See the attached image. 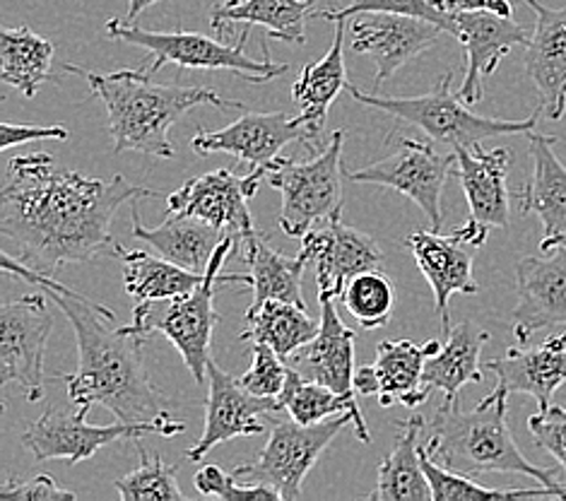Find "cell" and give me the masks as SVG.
Here are the masks:
<instances>
[{
    "mask_svg": "<svg viewBox=\"0 0 566 501\" xmlns=\"http://www.w3.org/2000/svg\"><path fill=\"white\" fill-rule=\"evenodd\" d=\"M509 398L490 393L473 410H461L458 400H443L431 417V437L427 441L429 456L463 476H482V472H511L525 476L552 490H566L564 482L555 480L557 470H543L533 466L518 449L506 422Z\"/></svg>",
    "mask_w": 566,
    "mask_h": 501,
    "instance_id": "cell-4",
    "label": "cell"
},
{
    "mask_svg": "<svg viewBox=\"0 0 566 501\" xmlns=\"http://www.w3.org/2000/svg\"><path fill=\"white\" fill-rule=\"evenodd\" d=\"M424 417L412 415L406 422H398L400 435L394 449L381 460L376 490L367 497L371 501H424L431 499V484L422 468L420 431Z\"/></svg>",
    "mask_w": 566,
    "mask_h": 501,
    "instance_id": "cell-30",
    "label": "cell"
},
{
    "mask_svg": "<svg viewBox=\"0 0 566 501\" xmlns=\"http://www.w3.org/2000/svg\"><path fill=\"white\" fill-rule=\"evenodd\" d=\"M528 429L533 441L555 456L557 463L564 468L566 484V405L552 403L547 410H537L528 417Z\"/></svg>",
    "mask_w": 566,
    "mask_h": 501,
    "instance_id": "cell-43",
    "label": "cell"
},
{
    "mask_svg": "<svg viewBox=\"0 0 566 501\" xmlns=\"http://www.w3.org/2000/svg\"><path fill=\"white\" fill-rule=\"evenodd\" d=\"M451 36L465 49V77L458 97L468 106L484 97V77L496 71L509 51L514 46H528L531 42L525 27L490 10L455 12Z\"/></svg>",
    "mask_w": 566,
    "mask_h": 501,
    "instance_id": "cell-19",
    "label": "cell"
},
{
    "mask_svg": "<svg viewBox=\"0 0 566 501\" xmlns=\"http://www.w3.org/2000/svg\"><path fill=\"white\" fill-rule=\"evenodd\" d=\"M153 196L120 174L102 181L59 167L49 153L15 155L0 191V232L20 249L22 263L51 273L114 249L116 210Z\"/></svg>",
    "mask_w": 566,
    "mask_h": 501,
    "instance_id": "cell-1",
    "label": "cell"
},
{
    "mask_svg": "<svg viewBox=\"0 0 566 501\" xmlns=\"http://www.w3.org/2000/svg\"><path fill=\"white\" fill-rule=\"evenodd\" d=\"M455 174L468 198L470 222L484 229H506L509 227V167L511 150L496 147L484 150L482 143L468 147H453Z\"/></svg>",
    "mask_w": 566,
    "mask_h": 501,
    "instance_id": "cell-24",
    "label": "cell"
},
{
    "mask_svg": "<svg viewBox=\"0 0 566 501\" xmlns=\"http://www.w3.org/2000/svg\"><path fill=\"white\" fill-rule=\"evenodd\" d=\"M263 179L265 171L261 169H249L244 176L229 169L193 176L179 191L169 196L167 212L193 215V218L220 227L222 232L232 234L241 247V243L259 234L251 220L249 200L259 194Z\"/></svg>",
    "mask_w": 566,
    "mask_h": 501,
    "instance_id": "cell-13",
    "label": "cell"
},
{
    "mask_svg": "<svg viewBox=\"0 0 566 501\" xmlns=\"http://www.w3.org/2000/svg\"><path fill=\"white\" fill-rule=\"evenodd\" d=\"M133 234L140 241L150 243L159 255H165V259L200 275H206V270L220 243L227 237H232L222 232L220 227L181 212H167V218L161 225L145 227L140 222L136 206H133Z\"/></svg>",
    "mask_w": 566,
    "mask_h": 501,
    "instance_id": "cell-27",
    "label": "cell"
},
{
    "mask_svg": "<svg viewBox=\"0 0 566 501\" xmlns=\"http://www.w3.org/2000/svg\"><path fill=\"white\" fill-rule=\"evenodd\" d=\"M53 314L42 292L0 306V386L20 384L24 398H44V355Z\"/></svg>",
    "mask_w": 566,
    "mask_h": 501,
    "instance_id": "cell-11",
    "label": "cell"
},
{
    "mask_svg": "<svg viewBox=\"0 0 566 501\" xmlns=\"http://www.w3.org/2000/svg\"><path fill=\"white\" fill-rule=\"evenodd\" d=\"M434 3L443 12H449V15L470 10H490L496 12V15L514 18V6H511V0H434Z\"/></svg>",
    "mask_w": 566,
    "mask_h": 501,
    "instance_id": "cell-46",
    "label": "cell"
},
{
    "mask_svg": "<svg viewBox=\"0 0 566 501\" xmlns=\"http://www.w3.org/2000/svg\"><path fill=\"white\" fill-rule=\"evenodd\" d=\"M147 435H161V427L155 422H118L116 425H90L85 413H63L49 408L44 415L22 431L20 443L36 460H69L71 466L85 463L99 449H106L116 441H133Z\"/></svg>",
    "mask_w": 566,
    "mask_h": 501,
    "instance_id": "cell-12",
    "label": "cell"
},
{
    "mask_svg": "<svg viewBox=\"0 0 566 501\" xmlns=\"http://www.w3.org/2000/svg\"><path fill=\"white\" fill-rule=\"evenodd\" d=\"M290 364L335 393L355 396V331L345 326L333 300L321 302L318 335L296 349Z\"/></svg>",
    "mask_w": 566,
    "mask_h": 501,
    "instance_id": "cell-26",
    "label": "cell"
},
{
    "mask_svg": "<svg viewBox=\"0 0 566 501\" xmlns=\"http://www.w3.org/2000/svg\"><path fill=\"white\" fill-rule=\"evenodd\" d=\"M300 253L316 265L318 302L343 296L347 282L367 270L381 268L384 253L369 234L340 220L323 222L302 237Z\"/></svg>",
    "mask_w": 566,
    "mask_h": 501,
    "instance_id": "cell-16",
    "label": "cell"
},
{
    "mask_svg": "<svg viewBox=\"0 0 566 501\" xmlns=\"http://www.w3.org/2000/svg\"><path fill=\"white\" fill-rule=\"evenodd\" d=\"M482 367L496 376L492 390L496 396L525 393L535 398L537 408L547 410L555 393L566 384V333L535 347H509L504 357L484 362Z\"/></svg>",
    "mask_w": 566,
    "mask_h": 501,
    "instance_id": "cell-22",
    "label": "cell"
},
{
    "mask_svg": "<svg viewBox=\"0 0 566 501\" xmlns=\"http://www.w3.org/2000/svg\"><path fill=\"white\" fill-rule=\"evenodd\" d=\"M516 284L518 304L511 328L521 345L545 328L566 326V247L521 259Z\"/></svg>",
    "mask_w": 566,
    "mask_h": 501,
    "instance_id": "cell-18",
    "label": "cell"
},
{
    "mask_svg": "<svg viewBox=\"0 0 566 501\" xmlns=\"http://www.w3.org/2000/svg\"><path fill=\"white\" fill-rule=\"evenodd\" d=\"M53 44L27 27H6L0 32V80L24 97H36L51 80Z\"/></svg>",
    "mask_w": 566,
    "mask_h": 501,
    "instance_id": "cell-36",
    "label": "cell"
},
{
    "mask_svg": "<svg viewBox=\"0 0 566 501\" xmlns=\"http://www.w3.org/2000/svg\"><path fill=\"white\" fill-rule=\"evenodd\" d=\"M282 359L271 345L263 343H251V367L241 376V384L253 396L261 398H277L282 388L287 384L290 364Z\"/></svg>",
    "mask_w": 566,
    "mask_h": 501,
    "instance_id": "cell-41",
    "label": "cell"
},
{
    "mask_svg": "<svg viewBox=\"0 0 566 501\" xmlns=\"http://www.w3.org/2000/svg\"><path fill=\"white\" fill-rule=\"evenodd\" d=\"M345 27L347 20L335 22L333 44L318 63L306 65L302 75L292 85V97L300 104L302 121L312 135V143L323 133L326 118L335 97L347 87V71H345Z\"/></svg>",
    "mask_w": 566,
    "mask_h": 501,
    "instance_id": "cell-29",
    "label": "cell"
},
{
    "mask_svg": "<svg viewBox=\"0 0 566 501\" xmlns=\"http://www.w3.org/2000/svg\"><path fill=\"white\" fill-rule=\"evenodd\" d=\"M314 0H241L232 6H218L210 12V24L220 39L234 32L237 24L263 27L271 39L304 44L306 18L312 15Z\"/></svg>",
    "mask_w": 566,
    "mask_h": 501,
    "instance_id": "cell-31",
    "label": "cell"
},
{
    "mask_svg": "<svg viewBox=\"0 0 566 501\" xmlns=\"http://www.w3.org/2000/svg\"><path fill=\"white\" fill-rule=\"evenodd\" d=\"M361 12H390V15L420 18L443 27L447 34L453 32V15L443 12L434 0H349V3L343 8L312 12V18L338 22V20H353L355 15H361Z\"/></svg>",
    "mask_w": 566,
    "mask_h": 501,
    "instance_id": "cell-40",
    "label": "cell"
},
{
    "mask_svg": "<svg viewBox=\"0 0 566 501\" xmlns=\"http://www.w3.org/2000/svg\"><path fill=\"white\" fill-rule=\"evenodd\" d=\"M343 143L345 133L335 131L321 155L308 161L280 157L268 169L265 179L282 196L277 225L287 237H304L308 229L323 222L340 220L345 208L343 179Z\"/></svg>",
    "mask_w": 566,
    "mask_h": 501,
    "instance_id": "cell-8",
    "label": "cell"
},
{
    "mask_svg": "<svg viewBox=\"0 0 566 501\" xmlns=\"http://www.w3.org/2000/svg\"><path fill=\"white\" fill-rule=\"evenodd\" d=\"M77 494L65 490L51 476H36L32 480H22V478H8L0 487V499L6 501H71Z\"/></svg>",
    "mask_w": 566,
    "mask_h": 501,
    "instance_id": "cell-44",
    "label": "cell"
},
{
    "mask_svg": "<svg viewBox=\"0 0 566 501\" xmlns=\"http://www.w3.org/2000/svg\"><path fill=\"white\" fill-rule=\"evenodd\" d=\"M455 171V153H439L434 145L415 138H402L400 150L374 165L347 171V179L355 184H371L394 188L400 196L410 198L420 208L431 229L441 232L443 186Z\"/></svg>",
    "mask_w": 566,
    "mask_h": 501,
    "instance_id": "cell-10",
    "label": "cell"
},
{
    "mask_svg": "<svg viewBox=\"0 0 566 501\" xmlns=\"http://www.w3.org/2000/svg\"><path fill=\"white\" fill-rule=\"evenodd\" d=\"M196 490L203 494V497H214V499H222V501H237V499H271V501H282V497L273 490V487L268 484H241L237 480V476L232 472H224L220 466H203L193 478Z\"/></svg>",
    "mask_w": 566,
    "mask_h": 501,
    "instance_id": "cell-42",
    "label": "cell"
},
{
    "mask_svg": "<svg viewBox=\"0 0 566 501\" xmlns=\"http://www.w3.org/2000/svg\"><path fill=\"white\" fill-rule=\"evenodd\" d=\"M490 343V333L480 328L475 321H463L447 333L437 355H431L422 372V390L431 396L443 393V400H458V393L468 384H482L480 352Z\"/></svg>",
    "mask_w": 566,
    "mask_h": 501,
    "instance_id": "cell-28",
    "label": "cell"
},
{
    "mask_svg": "<svg viewBox=\"0 0 566 501\" xmlns=\"http://www.w3.org/2000/svg\"><path fill=\"white\" fill-rule=\"evenodd\" d=\"M282 410L277 398L253 396L244 388L241 378L229 376L220 369L214 357L208 364V403L206 427L200 439L186 451V460L200 463L214 446L237 437H259L268 429V419Z\"/></svg>",
    "mask_w": 566,
    "mask_h": 501,
    "instance_id": "cell-14",
    "label": "cell"
},
{
    "mask_svg": "<svg viewBox=\"0 0 566 501\" xmlns=\"http://www.w3.org/2000/svg\"><path fill=\"white\" fill-rule=\"evenodd\" d=\"M422 453V468L431 484V499L434 501H468V499H541V497H555L566 499V490H552V487H537V490H494V487H482L470 476L463 472H453L437 463L429 456L427 443H420Z\"/></svg>",
    "mask_w": 566,
    "mask_h": 501,
    "instance_id": "cell-37",
    "label": "cell"
},
{
    "mask_svg": "<svg viewBox=\"0 0 566 501\" xmlns=\"http://www.w3.org/2000/svg\"><path fill=\"white\" fill-rule=\"evenodd\" d=\"M296 140L306 145L312 143L302 116L273 112L247 114L222 131H198L191 147L203 157L212 153L234 155L239 161L249 165V169H261L268 174V169L282 157V147Z\"/></svg>",
    "mask_w": 566,
    "mask_h": 501,
    "instance_id": "cell-15",
    "label": "cell"
},
{
    "mask_svg": "<svg viewBox=\"0 0 566 501\" xmlns=\"http://www.w3.org/2000/svg\"><path fill=\"white\" fill-rule=\"evenodd\" d=\"M106 34L116 39V42L140 46L150 53L153 63L147 65V71L153 75L159 67L174 63L179 67H193V71H229L241 80H249V83L263 85L290 71L287 63L271 61L265 42L261 44L263 61L247 56L244 46L249 39V27L241 30L237 44H224L220 42V36L212 39L198 32H150L138 24L120 20L106 22Z\"/></svg>",
    "mask_w": 566,
    "mask_h": 501,
    "instance_id": "cell-7",
    "label": "cell"
},
{
    "mask_svg": "<svg viewBox=\"0 0 566 501\" xmlns=\"http://www.w3.org/2000/svg\"><path fill=\"white\" fill-rule=\"evenodd\" d=\"M277 400L282 405V410H285L292 419H296V422H302V425H316L328 417L349 413L353 415V429H355L357 439L364 443L371 441L367 422H364L355 396L335 393L333 388L314 382V378H306L300 369L292 367V364H290L287 384H285V388H282Z\"/></svg>",
    "mask_w": 566,
    "mask_h": 501,
    "instance_id": "cell-35",
    "label": "cell"
},
{
    "mask_svg": "<svg viewBox=\"0 0 566 501\" xmlns=\"http://www.w3.org/2000/svg\"><path fill=\"white\" fill-rule=\"evenodd\" d=\"M443 32L447 30L434 22L390 12H361L349 24L353 51L369 56L376 65V87H381L398 67L434 46Z\"/></svg>",
    "mask_w": 566,
    "mask_h": 501,
    "instance_id": "cell-17",
    "label": "cell"
},
{
    "mask_svg": "<svg viewBox=\"0 0 566 501\" xmlns=\"http://www.w3.org/2000/svg\"><path fill=\"white\" fill-rule=\"evenodd\" d=\"M114 255H118L124 263V284L126 292L133 296L136 304H153L174 300V296H184L193 292L203 284L206 275L186 270L165 255H150L145 251H128L114 243Z\"/></svg>",
    "mask_w": 566,
    "mask_h": 501,
    "instance_id": "cell-33",
    "label": "cell"
},
{
    "mask_svg": "<svg viewBox=\"0 0 566 501\" xmlns=\"http://www.w3.org/2000/svg\"><path fill=\"white\" fill-rule=\"evenodd\" d=\"M224 3H227V6H232V3H241V0H224Z\"/></svg>",
    "mask_w": 566,
    "mask_h": 501,
    "instance_id": "cell-48",
    "label": "cell"
},
{
    "mask_svg": "<svg viewBox=\"0 0 566 501\" xmlns=\"http://www.w3.org/2000/svg\"><path fill=\"white\" fill-rule=\"evenodd\" d=\"M321 319H312L306 309L292 302L268 300L265 304L247 311V331L241 341L271 345L282 359H292L296 349L312 343L318 335Z\"/></svg>",
    "mask_w": 566,
    "mask_h": 501,
    "instance_id": "cell-34",
    "label": "cell"
},
{
    "mask_svg": "<svg viewBox=\"0 0 566 501\" xmlns=\"http://www.w3.org/2000/svg\"><path fill=\"white\" fill-rule=\"evenodd\" d=\"M535 12V32L525 46V75L541 94L543 112L559 121L566 112V8L525 0Z\"/></svg>",
    "mask_w": 566,
    "mask_h": 501,
    "instance_id": "cell-25",
    "label": "cell"
},
{
    "mask_svg": "<svg viewBox=\"0 0 566 501\" xmlns=\"http://www.w3.org/2000/svg\"><path fill=\"white\" fill-rule=\"evenodd\" d=\"M441 343L384 341L376 347V359L355 372V388L359 396H376L381 408H394L396 403L417 408L429 400L422 390V372L431 355H437Z\"/></svg>",
    "mask_w": 566,
    "mask_h": 501,
    "instance_id": "cell-20",
    "label": "cell"
},
{
    "mask_svg": "<svg viewBox=\"0 0 566 501\" xmlns=\"http://www.w3.org/2000/svg\"><path fill=\"white\" fill-rule=\"evenodd\" d=\"M239 249L234 237H227L206 270V280L200 288L174 300L153 302V304H136L133 306V323L128 326L130 333L147 335V333H165L169 341L177 345L181 357L191 372L196 384H206L208 364L212 359L210 343L212 331L220 323L218 311H214V292L220 284H249L251 275H222L220 268L224 265L227 255Z\"/></svg>",
    "mask_w": 566,
    "mask_h": 501,
    "instance_id": "cell-5",
    "label": "cell"
},
{
    "mask_svg": "<svg viewBox=\"0 0 566 501\" xmlns=\"http://www.w3.org/2000/svg\"><path fill=\"white\" fill-rule=\"evenodd\" d=\"M347 425H353L349 413L328 417L316 425H302L290 415L287 419H275L271 439H268L261 456L237 466L234 476L255 484L273 487L282 501L302 499V484L306 476Z\"/></svg>",
    "mask_w": 566,
    "mask_h": 501,
    "instance_id": "cell-9",
    "label": "cell"
},
{
    "mask_svg": "<svg viewBox=\"0 0 566 501\" xmlns=\"http://www.w3.org/2000/svg\"><path fill=\"white\" fill-rule=\"evenodd\" d=\"M241 249H244V261L251 268L249 275H251L253 304L249 309L261 306L268 300L292 302L296 306L306 309L304 294H302V278L308 261L302 253H296L294 259H290V255L275 251L261 232L241 243Z\"/></svg>",
    "mask_w": 566,
    "mask_h": 501,
    "instance_id": "cell-32",
    "label": "cell"
},
{
    "mask_svg": "<svg viewBox=\"0 0 566 501\" xmlns=\"http://www.w3.org/2000/svg\"><path fill=\"white\" fill-rule=\"evenodd\" d=\"M343 304L357 319L361 328H384L390 316H394L396 288L379 268L367 270V273H359L347 282L343 292Z\"/></svg>",
    "mask_w": 566,
    "mask_h": 501,
    "instance_id": "cell-38",
    "label": "cell"
},
{
    "mask_svg": "<svg viewBox=\"0 0 566 501\" xmlns=\"http://www.w3.org/2000/svg\"><path fill=\"white\" fill-rule=\"evenodd\" d=\"M69 128L63 126H27V124H3L0 128V150L32 140H69Z\"/></svg>",
    "mask_w": 566,
    "mask_h": 501,
    "instance_id": "cell-45",
    "label": "cell"
},
{
    "mask_svg": "<svg viewBox=\"0 0 566 501\" xmlns=\"http://www.w3.org/2000/svg\"><path fill=\"white\" fill-rule=\"evenodd\" d=\"M557 140V135L528 133L533 176L516 194L521 215H537L543 222V253L566 247V167L555 153Z\"/></svg>",
    "mask_w": 566,
    "mask_h": 501,
    "instance_id": "cell-23",
    "label": "cell"
},
{
    "mask_svg": "<svg viewBox=\"0 0 566 501\" xmlns=\"http://www.w3.org/2000/svg\"><path fill=\"white\" fill-rule=\"evenodd\" d=\"M65 71L87 80L94 97H99L109 114V133L114 138V155L143 153L159 159H171L177 147L169 140V128L191 112L193 106H218L222 112L244 109V104L224 100L210 87L159 85L153 73L118 71L92 73L85 67L65 63Z\"/></svg>",
    "mask_w": 566,
    "mask_h": 501,
    "instance_id": "cell-3",
    "label": "cell"
},
{
    "mask_svg": "<svg viewBox=\"0 0 566 501\" xmlns=\"http://www.w3.org/2000/svg\"><path fill=\"white\" fill-rule=\"evenodd\" d=\"M406 243L429 282L431 294H434V309L443 323V331L449 333L451 296L480 292V284L473 278V259L478 247L468 243L455 229L449 234H441L437 229H415Z\"/></svg>",
    "mask_w": 566,
    "mask_h": 501,
    "instance_id": "cell-21",
    "label": "cell"
},
{
    "mask_svg": "<svg viewBox=\"0 0 566 501\" xmlns=\"http://www.w3.org/2000/svg\"><path fill=\"white\" fill-rule=\"evenodd\" d=\"M140 466L128 472L126 478L114 482L120 501H184L186 494L179 490L177 466H169L161 456H150L138 446Z\"/></svg>",
    "mask_w": 566,
    "mask_h": 501,
    "instance_id": "cell-39",
    "label": "cell"
},
{
    "mask_svg": "<svg viewBox=\"0 0 566 501\" xmlns=\"http://www.w3.org/2000/svg\"><path fill=\"white\" fill-rule=\"evenodd\" d=\"M453 75H441L437 87L422 97H381V94H367L353 83H347L345 92L355 102L371 106L376 112H386L406 124L420 128L431 140L447 143L451 147H468L482 140L499 138V135H528L541 121L543 106L518 121L490 118L470 112V106L451 92Z\"/></svg>",
    "mask_w": 566,
    "mask_h": 501,
    "instance_id": "cell-6",
    "label": "cell"
},
{
    "mask_svg": "<svg viewBox=\"0 0 566 501\" xmlns=\"http://www.w3.org/2000/svg\"><path fill=\"white\" fill-rule=\"evenodd\" d=\"M159 0H128V12H126V22L136 20L143 10H147L150 6H157Z\"/></svg>",
    "mask_w": 566,
    "mask_h": 501,
    "instance_id": "cell-47",
    "label": "cell"
},
{
    "mask_svg": "<svg viewBox=\"0 0 566 501\" xmlns=\"http://www.w3.org/2000/svg\"><path fill=\"white\" fill-rule=\"evenodd\" d=\"M3 273L46 290L71 321L80 364L73 374L63 376V382L75 410L90 415L94 405H102L120 422H155L165 437L184 435L186 425L174 419L167 396L147 374L145 335L130 333L116 321L112 309L90 302L85 294L65 288L51 273L27 265L15 255L3 253Z\"/></svg>",
    "mask_w": 566,
    "mask_h": 501,
    "instance_id": "cell-2",
    "label": "cell"
}]
</instances>
